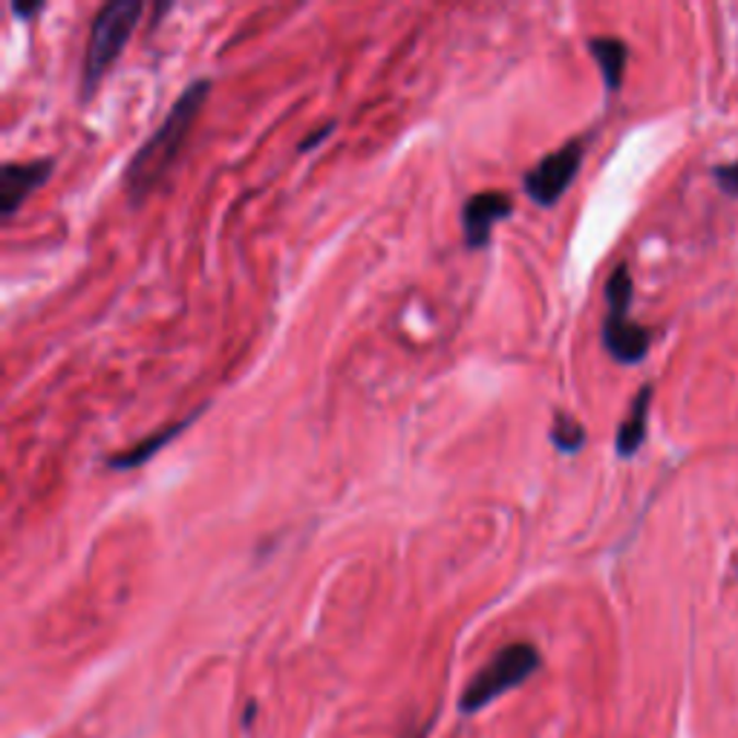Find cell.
Masks as SVG:
<instances>
[{
  "mask_svg": "<svg viewBox=\"0 0 738 738\" xmlns=\"http://www.w3.org/2000/svg\"><path fill=\"white\" fill-rule=\"evenodd\" d=\"M208 93H211V81L208 79H197L194 84H188L183 90V96L176 98L174 107L167 110L160 128L153 130L151 139L133 153V160L125 167V191H128V199L133 206L142 202L165 179L167 171L176 165L194 125H197L199 110L208 102Z\"/></svg>",
  "mask_w": 738,
  "mask_h": 738,
  "instance_id": "cell-1",
  "label": "cell"
},
{
  "mask_svg": "<svg viewBox=\"0 0 738 738\" xmlns=\"http://www.w3.org/2000/svg\"><path fill=\"white\" fill-rule=\"evenodd\" d=\"M604 297H606V318L604 332H600V338H604V350L623 366L641 364L643 358L649 355L652 332L629 318L632 297H635V283H632V271H629L626 260L618 262V266L611 269L609 280H606Z\"/></svg>",
  "mask_w": 738,
  "mask_h": 738,
  "instance_id": "cell-2",
  "label": "cell"
},
{
  "mask_svg": "<svg viewBox=\"0 0 738 738\" xmlns=\"http://www.w3.org/2000/svg\"><path fill=\"white\" fill-rule=\"evenodd\" d=\"M144 7L139 0H110L93 17L90 24L87 52H84V72H81V96L90 98L96 93L98 81L110 65L121 56V49L139 26Z\"/></svg>",
  "mask_w": 738,
  "mask_h": 738,
  "instance_id": "cell-3",
  "label": "cell"
},
{
  "mask_svg": "<svg viewBox=\"0 0 738 738\" xmlns=\"http://www.w3.org/2000/svg\"><path fill=\"white\" fill-rule=\"evenodd\" d=\"M540 669V652L534 643H508L493 655L482 669H479L470 683L461 692L459 706L461 713H479L488 704L505 695V692L516 690L519 683H525L534 672Z\"/></svg>",
  "mask_w": 738,
  "mask_h": 738,
  "instance_id": "cell-4",
  "label": "cell"
},
{
  "mask_svg": "<svg viewBox=\"0 0 738 738\" xmlns=\"http://www.w3.org/2000/svg\"><path fill=\"white\" fill-rule=\"evenodd\" d=\"M583 156H586V139H572V142H565L563 148L546 153V156L523 176L525 194L542 208L557 206V202L563 199V194L572 188L574 176L579 174Z\"/></svg>",
  "mask_w": 738,
  "mask_h": 738,
  "instance_id": "cell-5",
  "label": "cell"
},
{
  "mask_svg": "<svg viewBox=\"0 0 738 738\" xmlns=\"http://www.w3.org/2000/svg\"><path fill=\"white\" fill-rule=\"evenodd\" d=\"M514 202L505 191H479L468 197L461 206V234H465V246L470 251H479L491 243L493 225L511 216Z\"/></svg>",
  "mask_w": 738,
  "mask_h": 738,
  "instance_id": "cell-6",
  "label": "cell"
},
{
  "mask_svg": "<svg viewBox=\"0 0 738 738\" xmlns=\"http://www.w3.org/2000/svg\"><path fill=\"white\" fill-rule=\"evenodd\" d=\"M52 174V160L7 162L0 167V211L12 216Z\"/></svg>",
  "mask_w": 738,
  "mask_h": 738,
  "instance_id": "cell-7",
  "label": "cell"
},
{
  "mask_svg": "<svg viewBox=\"0 0 738 738\" xmlns=\"http://www.w3.org/2000/svg\"><path fill=\"white\" fill-rule=\"evenodd\" d=\"M652 384H643L637 389L635 401L629 405L626 419L618 424V436H614V450L620 459H632L646 442V430H649V407H652Z\"/></svg>",
  "mask_w": 738,
  "mask_h": 738,
  "instance_id": "cell-8",
  "label": "cell"
},
{
  "mask_svg": "<svg viewBox=\"0 0 738 738\" xmlns=\"http://www.w3.org/2000/svg\"><path fill=\"white\" fill-rule=\"evenodd\" d=\"M588 52L600 67V75H604V84L609 93H618L620 84H623V75H626L629 65V47L626 40L611 38V35H600V38H588Z\"/></svg>",
  "mask_w": 738,
  "mask_h": 738,
  "instance_id": "cell-9",
  "label": "cell"
},
{
  "mask_svg": "<svg viewBox=\"0 0 738 738\" xmlns=\"http://www.w3.org/2000/svg\"><path fill=\"white\" fill-rule=\"evenodd\" d=\"M194 419H197V413H191L185 421H176V424H171V427L156 430V433H151V436H148V438H139V442H136V445L130 447V450L116 453V456H110V468H116V470L139 468V465H144V461L151 459L153 453L162 450V447H165L167 442H171V438L179 436V433H183V430L188 427V424H191Z\"/></svg>",
  "mask_w": 738,
  "mask_h": 738,
  "instance_id": "cell-10",
  "label": "cell"
},
{
  "mask_svg": "<svg viewBox=\"0 0 738 738\" xmlns=\"http://www.w3.org/2000/svg\"><path fill=\"white\" fill-rule=\"evenodd\" d=\"M551 442H554L557 450L572 456V453H579L586 445V427L574 415L557 413L554 424H551Z\"/></svg>",
  "mask_w": 738,
  "mask_h": 738,
  "instance_id": "cell-11",
  "label": "cell"
},
{
  "mask_svg": "<svg viewBox=\"0 0 738 738\" xmlns=\"http://www.w3.org/2000/svg\"><path fill=\"white\" fill-rule=\"evenodd\" d=\"M713 179L724 194L738 197V160L736 162H724V165L713 167Z\"/></svg>",
  "mask_w": 738,
  "mask_h": 738,
  "instance_id": "cell-12",
  "label": "cell"
},
{
  "mask_svg": "<svg viewBox=\"0 0 738 738\" xmlns=\"http://www.w3.org/2000/svg\"><path fill=\"white\" fill-rule=\"evenodd\" d=\"M332 130H335V121H329V125H326V128L312 130V133H309V139H306V142H301V151L306 153V151H312V148H318L320 142H326V136L332 133Z\"/></svg>",
  "mask_w": 738,
  "mask_h": 738,
  "instance_id": "cell-13",
  "label": "cell"
},
{
  "mask_svg": "<svg viewBox=\"0 0 738 738\" xmlns=\"http://www.w3.org/2000/svg\"><path fill=\"white\" fill-rule=\"evenodd\" d=\"M40 9H44V3H30V7H26V3H12V12H15L17 17H35Z\"/></svg>",
  "mask_w": 738,
  "mask_h": 738,
  "instance_id": "cell-14",
  "label": "cell"
}]
</instances>
